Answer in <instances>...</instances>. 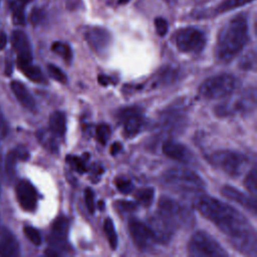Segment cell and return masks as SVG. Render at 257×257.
Instances as JSON below:
<instances>
[{"instance_id": "cell-1", "label": "cell", "mask_w": 257, "mask_h": 257, "mask_svg": "<svg viewBox=\"0 0 257 257\" xmlns=\"http://www.w3.org/2000/svg\"><path fill=\"white\" fill-rule=\"evenodd\" d=\"M200 213L226 234L231 244L246 254H256L255 231L247 219L232 206L209 196L196 201Z\"/></svg>"}, {"instance_id": "cell-2", "label": "cell", "mask_w": 257, "mask_h": 257, "mask_svg": "<svg viewBox=\"0 0 257 257\" xmlns=\"http://www.w3.org/2000/svg\"><path fill=\"white\" fill-rule=\"evenodd\" d=\"M248 41L247 16L244 13L232 17L221 28L216 43V56L229 62L243 49Z\"/></svg>"}, {"instance_id": "cell-3", "label": "cell", "mask_w": 257, "mask_h": 257, "mask_svg": "<svg viewBox=\"0 0 257 257\" xmlns=\"http://www.w3.org/2000/svg\"><path fill=\"white\" fill-rule=\"evenodd\" d=\"M163 180L170 188L183 193L199 192L205 188L202 178L188 169L173 168L164 174Z\"/></svg>"}, {"instance_id": "cell-4", "label": "cell", "mask_w": 257, "mask_h": 257, "mask_svg": "<svg viewBox=\"0 0 257 257\" xmlns=\"http://www.w3.org/2000/svg\"><path fill=\"white\" fill-rule=\"evenodd\" d=\"M158 214L175 229L190 227L194 220V216L189 208L169 197H162L159 200Z\"/></svg>"}, {"instance_id": "cell-5", "label": "cell", "mask_w": 257, "mask_h": 257, "mask_svg": "<svg viewBox=\"0 0 257 257\" xmlns=\"http://www.w3.org/2000/svg\"><path fill=\"white\" fill-rule=\"evenodd\" d=\"M209 161L214 167L231 177L240 176L249 163L245 155L231 150L217 151L210 156Z\"/></svg>"}, {"instance_id": "cell-6", "label": "cell", "mask_w": 257, "mask_h": 257, "mask_svg": "<svg viewBox=\"0 0 257 257\" xmlns=\"http://www.w3.org/2000/svg\"><path fill=\"white\" fill-rule=\"evenodd\" d=\"M188 252L195 257H223L227 252L221 244L210 234L198 231L188 243Z\"/></svg>"}, {"instance_id": "cell-7", "label": "cell", "mask_w": 257, "mask_h": 257, "mask_svg": "<svg viewBox=\"0 0 257 257\" xmlns=\"http://www.w3.org/2000/svg\"><path fill=\"white\" fill-rule=\"evenodd\" d=\"M237 79L230 74H218L207 78L199 87V93L208 99L225 97L237 86Z\"/></svg>"}, {"instance_id": "cell-8", "label": "cell", "mask_w": 257, "mask_h": 257, "mask_svg": "<svg viewBox=\"0 0 257 257\" xmlns=\"http://www.w3.org/2000/svg\"><path fill=\"white\" fill-rule=\"evenodd\" d=\"M175 43L179 50L186 53L201 52L206 44V36L203 31L194 27H185L175 34Z\"/></svg>"}, {"instance_id": "cell-9", "label": "cell", "mask_w": 257, "mask_h": 257, "mask_svg": "<svg viewBox=\"0 0 257 257\" xmlns=\"http://www.w3.org/2000/svg\"><path fill=\"white\" fill-rule=\"evenodd\" d=\"M128 230L134 243L141 250H149L157 243L150 227L139 220L132 219L128 222Z\"/></svg>"}, {"instance_id": "cell-10", "label": "cell", "mask_w": 257, "mask_h": 257, "mask_svg": "<svg viewBox=\"0 0 257 257\" xmlns=\"http://www.w3.org/2000/svg\"><path fill=\"white\" fill-rule=\"evenodd\" d=\"M69 228V220L66 217H58L51 228V235L49 237L50 248L46 251L48 255H58V250H63L65 248L66 237Z\"/></svg>"}, {"instance_id": "cell-11", "label": "cell", "mask_w": 257, "mask_h": 257, "mask_svg": "<svg viewBox=\"0 0 257 257\" xmlns=\"http://www.w3.org/2000/svg\"><path fill=\"white\" fill-rule=\"evenodd\" d=\"M255 105V92L252 94L250 91L242 95H238L235 98L229 99L227 102L222 103L216 108V113L220 115H230L237 112L248 111Z\"/></svg>"}, {"instance_id": "cell-12", "label": "cell", "mask_w": 257, "mask_h": 257, "mask_svg": "<svg viewBox=\"0 0 257 257\" xmlns=\"http://www.w3.org/2000/svg\"><path fill=\"white\" fill-rule=\"evenodd\" d=\"M85 39L90 48L96 53H104L110 45L111 35L108 30L102 27H89L85 31Z\"/></svg>"}, {"instance_id": "cell-13", "label": "cell", "mask_w": 257, "mask_h": 257, "mask_svg": "<svg viewBox=\"0 0 257 257\" xmlns=\"http://www.w3.org/2000/svg\"><path fill=\"white\" fill-rule=\"evenodd\" d=\"M119 118L123 123V131L126 137H134L144 126L145 119L138 108L130 107L119 112Z\"/></svg>"}, {"instance_id": "cell-14", "label": "cell", "mask_w": 257, "mask_h": 257, "mask_svg": "<svg viewBox=\"0 0 257 257\" xmlns=\"http://www.w3.org/2000/svg\"><path fill=\"white\" fill-rule=\"evenodd\" d=\"M148 226L153 232L157 243H168L176 231V229L158 213L149 219Z\"/></svg>"}, {"instance_id": "cell-15", "label": "cell", "mask_w": 257, "mask_h": 257, "mask_svg": "<svg viewBox=\"0 0 257 257\" xmlns=\"http://www.w3.org/2000/svg\"><path fill=\"white\" fill-rule=\"evenodd\" d=\"M16 196L20 206L26 211H33L37 205V192L33 185L21 180L16 186Z\"/></svg>"}, {"instance_id": "cell-16", "label": "cell", "mask_w": 257, "mask_h": 257, "mask_svg": "<svg viewBox=\"0 0 257 257\" xmlns=\"http://www.w3.org/2000/svg\"><path fill=\"white\" fill-rule=\"evenodd\" d=\"M12 45L17 53V62H31L32 49L27 35L21 30H15L12 33Z\"/></svg>"}, {"instance_id": "cell-17", "label": "cell", "mask_w": 257, "mask_h": 257, "mask_svg": "<svg viewBox=\"0 0 257 257\" xmlns=\"http://www.w3.org/2000/svg\"><path fill=\"white\" fill-rule=\"evenodd\" d=\"M20 246L15 235L6 227L0 226V255L15 257L19 255Z\"/></svg>"}, {"instance_id": "cell-18", "label": "cell", "mask_w": 257, "mask_h": 257, "mask_svg": "<svg viewBox=\"0 0 257 257\" xmlns=\"http://www.w3.org/2000/svg\"><path fill=\"white\" fill-rule=\"evenodd\" d=\"M223 196H225L227 199L234 201L235 203L239 204L240 206L244 207L245 209L249 210L253 214L256 213V202L253 198L247 196L246 194L242 193L241 191L237 190L236 188H233L231 186H224L221 190Z\"/></svg>"}, {"instance_id": "cell-19", "label": "cell", "mask_w": 257, "mask_h": 257, "mask_svg": "<svg viewBox=\"0 0 257 257\" xmlns=\"http://www.w3.org/2000/svg\"><path fill=\"white\" fill-rule=\"evenodd\" d=\"M163 153L170 159L188 163L192 159V154L189 149L175 141H167L163 145Z\"/></svg>"}, {"instance_id": "cell-20", "label": "cell", "mask_w": 257, "mask_h": 257, "mask_svg": "<svg viewBox=\"0 0 257 257\" xmlns=\"http://www.w3.org/2000/svg\"><path fill=\"white\" fill-rule=\"evenodd\" d=\"M11 89L14 93V95L16 96L17 100L27 109L30 110H34L36 107V103L35 100L32 96V94L29 92V90L26 88V86L21 83L20 81L14 80L11 82L10 84Z\"/></svg>"}, {"instance_id": "cell-21", "label": "cell", "mask_w": 257, "mask_h": 257, "mask_svg": "<svg viewBox=\"0 0 257 257\" xmlns=\"http://www.w3.org/2000/svg\"><path fill=\"white\" fill-rule=\"evenodd\" d=\"M28 158V152L26 150H24L23 148H18L17 150L14 151H10L6 157H5V161H4V172L5 174L9 177L12 178L14 176L15 173V166L17 163L18 159H27Z\"/></svg>"}, {"instance_id": "cell-22", "label": "cell", "mask_w": 257, "mask_h": 257, "mask_svg": "<svg viewBox=\"0 0 257 257\" xmlns=\"http://www.w3.org/2000/svg\"><path fill=\"white\" fill-rule=\"evenodd\" d=\"M49 131L56 137H63L66 132V117L62 111H54L49 117Z\"/></svg>"}, {"instance_id": "cell-23", "label": "cell", "mask_w": 257, "mask_h": 257, "mask_svg": "<svg viewBox=\"0 0 257 257\" xmlns=\"http://www.w3.org/2000/svg\"><path fill=\"white\" fill-rule=\"evenodd\" d=\"M18 67L30 80L38 83H44L45 77L38 66L31 64V62H17Z\"/></svg>"}, {"instance_id": "cell-24", "label": "cell", "mask_w": 257, "mask_h": 257, "mask_svg": "<svg viewBox=\"0 0 257 257\" xmlns=\"http://www.w3.org/2000/svg\"><path fill=\"white\" fill-rule=\"evenodd\" d=\"M37 138L39 142L42 144L43 147H45L47 150L55 153L58 150V145L56 141V136H54L50 131H40L37 134Z\"/></svg>"}, {"instance_id": "cell-25", "label": "cell", "mask_w": 257, "mask_h": 257, "mask_svg": "<svg viewBox=\"0 0 257 257\" xmlns=\"http://www.w3.org/2000/svg\"><path fill=\"white\" fill-rule=\"evenodd\" d=\"M103 230H104V233H105V236L107 238L110 248L112 250H114L117 246V236H116V231L114 229V225H113V222L111 221V219H109V218L105 219V221L103 223Z\"/></svg>"}, {"instance_id": "cell-26", "label": "cell", "mask_w": 257, "mask_h": 257, "mask_svg": "<svg viewBox=\"0 0 257 257\" xmlns=\"http://www.w3.org/2000/svg\"><path fill=\"white\" fill-rule=\"evenodd\" d=\"M254 0H223L216 8V13H224L238 7H241Z\"/></svg>"}, {"instance_id": "cell-27", "label": "cell", "mask_w": 257, "mask_h": 257, "mask_svg": "<svg viewBox=\"0 0 257 257\" xmlns=\"http://www.w3.org/2000/svg\"><path fill=\"white\" fill-rule=\"evenodd\" d=\"M51 49L53 52H55L56 54H58L59 56H61L65 61L69 62L72 58V51L71 48L68 44L64 43V42H60V41H56L52 44Z\"/></svg>"}, {"instance_id": "cell-28", "label": "cell", "mask_w": 257, "mask_h": 257, "mask_svg": "<svg viewBox=\"0 0 257 257\" xmlns=\"http://www.w3.org/2000/svg\"><path fill=\"white\" fill-rule=\"evenodd\" d=\"M153 198H154L153 188H143L137 191L136 193L137 201L144 206H150L153 201Z\"/></svg>"}, {"instance_id": "cell-29", "label": "cell", "mask_w": 257, "mask_h": 257, "mask_svg": "<svg viewBox=\"0 0 257 257\" xmlns=\"http://www.w3.org/2000/svg\"><path fill=\"white\" fill-rule=\"evenodd\" d=\"M10 7H11L12 18H13L14 23L18 24V25H24L25 24V13H24V9H23L22 5L19 3L12 2L10 4Z\"/></svg>"}, {"instance_id": "cell-30", "label": "cell", "mask_w": 257, "mask_h": 257, "mask_svg": "<svg viewBox=\"0 0 257 257\" xmlns=\"http://www.w3.org/2000/svg\"><path fill=\"white\" fill-rule=\"evenodd\" d=\"M256 178H257V174H256V168L253 167L252 170L248 173V175L245 178L244 184L246 189L249 191V193H251L253 196L256 195L257 192V184H256Z\"/></svg>"}, {"instance_id": "cell-31", "label": "cell", "mask_w": 257, "mask_h": 257, "mask_svg": "<svg viewBox=\"0 0 257 257\" xmlns=\"http://www.w3.org/2000/svg\"><path fill=\"white\" fill-rule=\"evenodd\" d=\"M95 134H96V139H97V141H98L101 145H105L106 142L108 141L109 137H110L111 130H110V127H109L107 124L101 123V124H98V125L96 126Z\"/></svg>"}, {"instance_id": "cell-32", "label": "cell", "mask_w": 257, "mask_h": 257, "mask_svg": "<svg viewBox=\"0 0 257 257\" xmlns=\"http://www.w3.org/2000/svg\"><path fill=\"white\" fill-rule=\"evenodd\" d=\"M47 71H48L49 75H50L52 78H54L55 80H57V81H59V82H62V83L66 82V79H67V78H66L65 73H64L59 67H57L56 65L51 64V63L47 64Z\"/></svg>"}, {"instance_id": "cell-33", "label": "cell", "mask_w": 257, "mask_h": 257, "mask_svg": "<svg viewBox=\"0 0 257 257\" xmlns=\"http://www.w3.org/2000/svg\"><path fill=\"white\" fill-rule=\"evenodd\" d=\"M66 161L79 174H83L86 172V167H85L84 161L82 159L75 157V156H67Z\"/></svg>"}, {"instance_id": "cell-34", "label": "cell", "mask_w": 257, "mask_h": 257, "mask_svg": "<svg viewBox=\"0 0 257 257\" xmlns=\"http://www.w3.org/2000/svg\"><path fill=\"white\" fill-rule=\"evenodd\" d=\"M115 186L117 190L122 194H128L134 189L133 183L128 179H124V178H117L115 180Z\"/></svg>"}, {"instance_id": "cell-35", "label": "cell", "mask_w": 257, "mask_h": 257, "mask_svg": "<svg viewBox=\"0 0 257 257\" xmlns=\"http://www.w3.org/2000/svg\"><path fill=\"white\" fill-rule=\"evenodd\" d=\"M24 233L26 237L34 244V245H40L41 244V236L38 230H36L33 227L26 226L24 227Z\"/></svg>"}, {"instance_id": "cell-36", "label": "cell", "mask_w": 257, "mask_h": 257, "mask_svg": "<svg viewBox=\"0 0 257 257\" xmlns=\"http://www.w3.org/2000/svg\"><path fill=\"white\" fill-rule=\"evenodd\" d=\"M115 207L120 213H131L136 210V204L125 200H118L115 203Z\"/></svg>"}, {"instance_id": "cell-37", "label": "cell", "mask_w": 257, "mask_h": 257, "mask_svg": "<svg viewBox=\"0 0 257 257\" xmlns=\"http://www.w3.org/2000/svg\"><path fill=\"white\" fill-rule=\"evenodd\" d=\"M44 17H45V13L42 9L34 8L30 13V22L35 26L39 25L44 20Z\"/></svg>"}, {"instance_id": "cell-38", "label": "cell", "mask_w": 257, "mask_h": 257, "mask_svg": "<svg viewBox=\"0 0 257 257\" xmlns=\"http://www.w3.org/2000/svg\"><path fill=\"white\" fill-rule=\"evenodd\" d=\"M84 200H85V205L89 213H93L95 206H94V194L91 189H86L84 192Z\"/></svg>"}, {"instance_id": "cell-39", "label": "cell", "mask_w": 257, "mask_h": 257, "mask_svg": "<svg viewBox=\"0 0 257 257\" xmlns=\"http://www.w3.org/2000/svg\"><path fill=\"white\" fill-rule=\"evenodd\" d=\"M155 26H156L157 33L160 36H164V35L167 34V32H168V22L164 18L157 17L155 19Z\"/></svg>"}, {"instance_id": "cell-40", "label": "cell", "mask_w": 257, "mask_h": 257, "mask_svg": "<svg viewBox=\"0 0 257 257\" xmlns=\"http://www.w3.org/2000/svg\"><path fill=\"white\" fill-rule=\"evenodd\" d=\"M7 132H8V124L0 108V137H5L7 135Z\"/></svg>"}, {"instance_id": "cell-41", "label": "cell", "mask_w": 257, "mask_h": 257, "mask_svg": "<svg viewBox=\"0 0 257 257\" xmlns=\"http://www.w3.org/2000/svg\"><path fill=\"white\" fill-rule=\"evenodd\" d=\"M98 82L102 85H107L109 83H112V78L108 77L106 75H99L98 76Z\"/></svg>"}, {"instance_id": "cell-42", "label": "cell", "mask_w": 257, "mask_h": 257, "mask_svg": "<svg viewBox=\"0 0 257 257\" xmlns=\"http://www.w3.org/2000/svg\"><path fill=\"white\" fill-rule=\"evenodd\" d=\"M7 42V36L4 32H0V50H2Z\"/></svg>"}, {"instance_id": "cell-43", "label": "cell", "mask_w": 257, "mask_h": 257, "mask_svg": "<svg viewBox=\"0 0 257 257\" xmlns=\"http://www.w3.org/2000/svg\"><path fill=\"white\" fill-rule=\"evenodd\" d=\"M121 150V145L119 143H114L111 148H110V152H111V155H115L117 154L119 151Z\"/></svg>"}, {"instance_id": "cell-44", "label": "cell", "mask_w": 257, "mask_h": 257, "mask_svg": "<svg viewBox=\"0 0 257 257\" xmlns=\"http://www.w3.org/2000/svg\"><path fill=\"white\" fill-rule=\"evenodd\" d=\"M3 168V157H2V152H1V148H0V171Z\"/></svg>"}, {"instance_id": "cell-45", "label": "cell", "mask_w": 257, "mask_h": 257, "mask_svg": "<svg viewBox=\"0 0 257 257\" xmlns=\"http://www.w3.org/2000/svg\"><path fill=\"white\" fill-rule=\"evenodd\" d=\"M128 1H130V0H118L117 3H118V4H126Z\"/></svg>"}, {"instance_id": "cell-46", "label": "cell", "mask_w": 257, "mask_h": 257, "mask_svg": "<svg viewBox=\"0 0 257 257\" xmlns=\"http://www.w3.org/2000/svg\"><path fill=\"white\" fill-rule=\"evenodd\" d=\"M18 1L21 3H28V2H31L32 0H18Z\"/></svg>"}]
</instances>
